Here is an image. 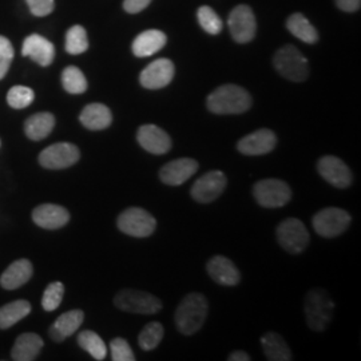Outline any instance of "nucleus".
I'll list each match as a JSON object with an SVG mask.
<instances>
[{
    "label": "nucleus",
    "instance_id": "f257e3e1",
    "mask_svg": "<svg viewBox=\"0 0 361 361\" xmlns=\"http://www.w3.org/2000/svg\"><path fill=\"white\" fill-rule=\"evenodd\" d=\"M207 109L219 116L243 114L252 106V97L237 85H224L213 91L207 99Z\"/></svg>",
    "mask_w": 361,
    "mask_h": 361
},
{
    "label": "nucleus",
    "instance_id": "f03ea898",
    "mask_svg": "<svg viewBox=\"0 0 361 361\" xmlns=\"http://www.w3.org/2000/svg\"><path fill=\"white\" fill-rule=\"evenodd\" d=\"M207 297L201 293H189L180 301L176 310V324L182 335H195L202 325L207 322Z\"/></svg>",
    "mask_w": 361,
    "mask_h": 361
},
{
    "label": "nucleus",
    "instance_id": "7ed1b4c3",
    "mask_svg": "<svg viewBox=\"0 0 361 361\" xmlns=\"http://www.w3.org/2000/svg\"><path fill=\"white\" fill-rule=\"evenodd\" d=\"M305 317L312 331L324 332L334 319L335 302L326 290L314 288L305 297Z\"/></svg>",
    "mask_w": 361,
    "mask_h": 361
},
{
    "label": "nucleus",
    "instance_id": "20e7f679",
    "mask_svg": "<svg viewBox=\"0 0 361 361\" xmlns=\"http://www.w3.org/2000/svg\"><path fill=\"white\" fill-rule=\"evenodd\" d=\"M273 66L281 77L292 82H304L310 77L308 59L292 44L281 47L274 54Z\"/></svg>",
    "mask_w": 361,
    "mask_h": 361
},
{
    "label": "nucleus",
    "instance_id": "39448f33",
    "mask_svg": "<svg viewBox=\"0 0 361 361\" xmlns=\"http://www.w3.org/2000/svg\"><path fill=\"white\" fill-rule=\"evenodd\" d=\"M118 310L135 313V314H155L162 310V301L154 295L135 290V289H123L114 298Z\"/></svg>",
    "mask_w": 361,
    "mask_h": 361
},
{
    "label": "nucleus",
    "instance_id": "423d86ee",
    "mask_svg": "<svg viewBox=\"0 0 361 361\" xmlns=\"http://www.w3.org/2000/svg\"><path fill=\"white\" fill-rule=\"evenodd\" d=\"M118 229L128 235L145 238L155 232L157 221L154 217L141 207H129L122 212L116 221Z\"/></svg>",
    "mask_w": 361,
    "mask_h": 361
},
{
    "label": "nucleus",
    "instance_id": "0eeeda50",
    "mask_svg": "<svg viewBox=\"0 0 361 361\" xmlns=\"http://www.w3.org/2000/svg\"><path fill=\"white\" fill-rule=\"evenodd\" d=\"M312 225L319 235L334 238L348 229L350 214L340 207H325L313 217Z\"/></svg>",
    "mask_w": 361,
    "mask_h": 361
},
{
    "label": "nucleus",
    "instance_id": "6e6552de",
    "mask_svg": "<svg viewBox=\"0 0 361 361\" xmlns=\"http://www.w3.org/2000/svg\"><path fill=\"white\" fill-rule=\"evenodd\" d=\"M310 233L297 219H286L277 226V241L288 253L298 255L310 244Z\"/></svg>",
    "mask_w": 361,
    "mask_h": 361
},
{
    "label": "nucleus",
    "instance_id": "1a4fd4ad",
    "mask_svg": "<svg viewBox=\"0 0 361 361\" xmlns=\"http://www.w3.org/2000/svg\"><path fill=\"white\" fill-rule=\"evenodd\" d=\"M253 195L261 207H283L290 201L292 190L285 180L269 178L258 180L253 188Z\"/></svg>",
    "mask_w": 361,
    "mask_h": 361
},
{
    "label": "nucleus",
    "instance_id": "9d476101",
    "mask_svg": "<svg viewBox=\"0 0 361 361\" xmlns=\"http://www.w3.org/2000/svg\"><path fill=\"white\" fill-rule=\"evenodd\" d=\"M80 158V152L75 145L59 142L46 147L39 154L40 166L50 170H61L75 165Z\"/></svg>",
    "mask_w": 361,
    "mask_h": 361
},
{
    "label": "nucleus",
    "instance_id": "9b49d317",
    "mask_svg": "<svg viewBox=\"0 0 361 361\" xmlns=\"http://www.w3.org/2000/svg\"><path fill=\"white\" fill-rule=\"evenodd\" d=\"M228 26L231 30L233 39L237 43H249L255 38L257 31V22L256 16L247 6H237L233 8L232 13L229 15Z\"/></svg>",
    "mask_w": 361,
    "mask_h": 361
},
{
    "label": "nucleus",
    "instance_id": "f8f14e48",
    "mask_svg": "<svg viewBox=\"0 0 361 361\" xmlns=\"http://www.w3.org/2000/svg\"><path fill=\"white\" fill-rule=\"evenodd\" d=\"M226 177L222 171L213 170L194 182L190 194L197 202L209 204L217 200L226 188Z\"/></svg>",
    "mask_w": 361,
    "mask_h": 361
},
{
    "label": "nucleus",
    "instance_id": "ddd939ff",
    "mask_svg": "<svg viewBox=\"0 0 361 361\" xmlns=\"http://www.w3.org/2000/svg\"><path fill=\"white\" fill-rule=\"evenodd\" d=\"M176 68L170 59L161 58L146 66L140 74V83L147 90H159L166 87L174 78Z\"/></svg>",
    "mask_w": 361,
    "mask_h": 361
},
{
    "label": "nucleus",
    "instance_id": "4468645a",
    "mask_svg": "<svg viewBox=\"0 0 361 361\" xmlns=\"http://www.w3.org/2000/svg\"><path fill=\"white\" fill-rule=\"evenodd\" d=\"M317 171L324 180L338 189L350 186L353 177L352 171L344 161L334 155H325L317 162Z\"/></svg>",
    "mask_w": 361,
    "mask_h": 361
},
{
    "label": "nucleus",
    "instance_id": "2eb2a0df",
    "mask_svg": "<svg viewBox=\"0 0 361 361\" xmlns=\"http://www.w3.org/2000/svg\"><path fill=\"white\" fill-rule=\"evenodd\" d=\"M276 145L277 137L271 130L259 129L240 140L237 149L244 155H265L273 152Z\"/></svg>",
    "mask_w": 361,
    "mask_h": 361
},
{
    "label": "nucleus",
    "instance_id": "dca6fc26",
    "mask_svg": "<svg viewBox=\"0 0 361 361\" xmlns=\"http://www.w3.org/2000/svg\"><path fill=\"white\" fill-rule=\"evenodd\" d=\"M137 141L142 149L152 154H166L171 149V138L168 133L155 125L141 126L137 133Z\"/></svg>",
    "mask_w": 361,
    "mask_h": 361
},
{
    "label": "nucleus",
    "instance_id": "f3484780",
    "mask_svg": "<svg viewBox=\"0 0 361 361\" xmlns=\"http://www.w3.org/2000/svg\"><path fill=\"white\" fill-rule=\"evenodd\" d=\"M198 170V162L192 158H180L166 164L159 170V180L169 186H180Z\"/></svg>",
    "mask_w": 361,
    "mask_h": 361
},
{
    "label": "nucleus",
    "instance_id": "a211bd4d",
    "mask_svg": "<svg viewBox=\"0 0 361 361\" xmlns=\"http://www.w3.org/2000/svg\"><path fill=\"white\" fill-rule=\"evenodd\" d=\"M22 55L31 58L34 62H37L42 67H47L51 65L55 58V47L49 39L32 34L27 37L23 42Z\"/></svg>",
    "mask_w": 361,
    "mask_h": 361
},
{
    "label": "nucleus",
    "instance_id": "6ab92c4d",
    "mask_svg": "<svg viewBox=\"0 0 361 361\" xmlns=\"http://www.w3.org/2000/svg\"><path fill=\"white\" fill-rule=\"evenodd\" d=\"M34 222L43 229H61L70 221V213L61 205L43 204L34 209L32 212Z\"/></svg>",
    "mask_w": 361,
    "mask_h": 361
},
{
    "label": "nucleus",
    "instance_id": "aec40b11",
    "mask_svg": "<svg viewBox=\"0 0 361 361\" xmlns=\"http://www.w3.org/2000/svg\"><path fill=\"white\" fill-rule=\"evenodd\" d=\"M209 276L217 283L225 286H234L241 280L240 271L229 258L214 256L210 258L207 265Z\"/></svg>",
    "mask_w": 361,
    "mask_h": 361
},
{
    "label": "nucleus",
    "instance_id": "412c9836",
    "mask_svg": "<svg viewBox=\"0 0 361 361\" xmlns=\"http://www.w3.org/2000/svg\"><path fill=\"white\" fill-rule=\"evenodd\" d=\"M32 274V264L27 258H20L13 261V264L3 271L0 277V285L7 290H13L27 284Z\"/></svg>",
    "mask_w": 361,
    "mask_h": 361
},
{
    "label": "nucleus",
    "instance_id": "4be33fe9",
    "mask_svg": "<svg viewBox=\"0 0 361 361\" xmlns=\"http://www.w3.org/2000/svg\"><path fill=\"white\" fill-rule=\"evenodd\" d=\"M85 320V313L82 310H68L61 314L56 322L52 324L49 335L52 341L62 343L67 337L74 335Z\"/></svg>",
    "mask_w": 361,
    "mask_h": 361
},
{
    "label": "nucleus",
    "instance_id": "5701e85b",
    "mask_svg": "<svg viewBox=\"0 0 361 361\" xmlns=\"http://www.w3.org/2000/svg\"><path fill=\"white\" fill-rule=\"evenodd\" d=\"M166 35L159 30H147L141 32L133 42V54L138 58H147L166 46Z\"/></svg>",
    "mask_w": 361,
    "mask_h": 361
},
{
    "label": "nucleus",
    "instance_id": "b1692460",
    "mask_svg": "<svg viewBox=\"0 0 361 361\" xmlns=\"http://www.w3.org/2000/svg\"><path fill=\"white\" fill-rule=\"evenodd\" d=\"M80 123L86 129L92 131L107 129L113 122V114L107 106L102 104H87L80 116H79Z\"/></svg>",
    "mask_w": 361,
    "mask_h": 361
},
{
    "label": "nucleus",
    "instance_id": "393cba45",
    "mask_svg": "<svg viewBox=\"0 0 361 361\" xmlns=\"http://www.w3.org/2000/svg\"><path fill=\"white\" fill-rule=\"evenodd\" d=\"M43 340L37 334H23L13 344L11 356L15 361H32L43 348Z\"/></svg>",
    "mask_w": 361,
    "mask_h": 361
},
{
    "label": "nucleus",
    "instance_id": "a878e982",
    "mask_svg": "<svg viewBox=\"0 0 361 361\" xmlns=\"http://www.w3.org/2000/svg\"><path fill=\"white\" fill-rule=\"evenodd\" d=\"M261 347L271 361H290L293 360L292 350L286 344L284 337L276 332H267L261 337Z\"/></svg>",
    "mask_w": 361,
    "mask_h": 361
},
{
    "label": "nucleus",
    "instance_id": "bb28decb",
    "mask_svg": "<svg viewBox=\"0 0 361 361\" xmlns=\"http://www.w3.org/2000/svg\"><path fill=\"white\" fill-rule=\"evenodd\" d=\"M55 128V116L51 113H37L27 118L25 123L26 135L32 141H42L51 134Z\"/></svg>",
    "mask_w": 361,
    "mask_h": 361
},
{
    "label": "nucleus",
    "instance_id": "cd10ccee",
    "mask_svg": "<svg viewBox=\"0 0 361 361\" xmlns=\"http://www.w3.org/2000/svg\"><path fill=\"white\" fill-rule=\"evenodd\" d=\"M31 313V304L27 300H16L0 308V329H8Z\"/></svg>",
    "mask_w": 361,
    "mask_h": 361
},
{
    "label": "nucleus",
    "instance_id": "c85d7f7f",
    "mask_svg": "<svg viewBox=\"0 0 361 361\" xmlns=\"http://www.w3.org/2000/svg\"><path fill=\"white\" fill-rule=\"evenodd\" d=\"M286 27L292 35L308 44H313L319 40L317 30L310 25V20L302 13H292L288 18Z\"/></svg>",
    "mask_w": 361,
    "mask_h": 361
},
{
    "label": "nucleus",
    "instance_id": "c756f323",
    "mask_svg": "<svg viewBox=\"0 0 361 361\" xmlns=\"http://www.w3.org/2000/svg\"><path fill=\"white\" fill-rule=\"evenodd\" d=\"M79 347L86 350L95 360H104L107 355V347L104 340L92 331H83L78 335Z\"/></svg>",
    "mask_w": 361,
    "mask_h": 361
},
{
    "label": "nucleus",
    "instance_id": "7c9ffc66",
    "mask_svg": "<svg viewBox=\"0 0 361 361\" xmlns=\"http://www.w3.org/2000/svg\"><path fill=\"white\" fill-rule=\"evenodd\" d=\"M62 85L67 92L75 94V95L83 94L85 91L87 90V79L75 66H68L63 70Z\"/></svg>",
    "mask_w": 361,
    "mask_h": 361
},
{
    "label": "nucleus",
    "instance_id": "2f4dec72",
    "mask_svg": "<svg viewBox=\"0 0 361 361\" xmlns=\"http://www.w3.org/2000/svg\"><path fill=\"white\" fill-rule=\"evenodd\" d=\"M65 49L71 55H79L89 50V38L83 27L77 25L67 31Z\"/></svg>",
    "mask_w": 361,
    "mask_h": 361
},
{
    "label": "nucleus",
    "instance_id": "473e14b6",
    "mask_svg": "<svg viewBox=\"0 0 361 361\" xmlns=\"http://www.w3.org/2000/svg\"><path fill=\"white\" fill-rule=\"evenodd\" d=\"M164 335H165V331H164L162 324H159L158 322L149 323L138 336V344L143 350H153L159 345V343L164 338Z\"/></svg>",
    "mask_w": 361,
    "mask_h": 361
},
{
    "label": "nucleus",
    "instance_id": "72a5a7b5",
    "mask_svg": "<svg viewBox=\"0 0 361 361\" xmlns=\"http://www.w3.org/2000/svg\"><path fill=\"white\" fill-rule=\"evenodd\" d=\"M197 16H198L200 25L207 31V34L219 35V32L222 31V20L212 7H209V6L200 7Z\"/></svg>",
    "mask_w": 361,
    "mask_h": 361
},
{
    "label": "nucleus",
    "instance_id": "f704fd0d",
    "mask_svg": "<svg viewBox=\"0 0 361 361\" xmlns=\"http://www.w3.org/2000/svg\"><path fill=\"white\" fill-rule=\"evenodd\" d=\"M35 99V92L27 86H13L7 94V104L13 109H26Z\"/></svg>",
    "mask_w": 361,
    "mask_h": 361
},
{
    "label": "nucleus",
    "instance_id": "c9c22d12",
    "mask_svg": "<svg viewBox=\"0 0 361 361\" xmlns=\"http://www.w3.org/2000/svg\"><path fill=\"white\" fill-rule=\"evenodd\" d=\"M65 296V285L59 281L51 283L46 288L42 297V307L46 312H54L58 310Z\"/></svg>",
    "mask_w": 361,
    "mask_h": 361
},
{
    "label": "nucleus",
    "instance_id": "e433bc0d",
    "mask_svg": "<svg viewBox=\"0 0 361 361\" xmlns=\"http://www.w3.org/2000/svg\"><path fill=\"white\" fill-rule=\"evenodd\" d=\"M110 350H111V360L113 361L135 360L134 352L125 338H121V337L114 338L110 343Z\"/></svg>",
    "mask_w": 361,
    "mask_h": 361
},
{
    "label": "nucleus",
    "instance_id": "4c0bfd02",
    "mask_svg": "<svg viewBox=\"0 0 361 361\" xmlns=\"http://www.w3.org/2000/svg\"><path fill=\"white\" fill-rule=\"evenodd\" d=\"M13 59V47L11 42L0 37V80L6 77Z\"/></svg>",
    "mask_w": 361,
    "mask_h": 361
},
{
    "label": "nucleus",
    "instance_id": "58836bf2",
    "mask_svg": "<svg viewBox=\"0 0 361 361\" xmlns=\"http://www.w3.org/2000/svg\"><path fill=\"white\" fill-rule=\"evenodd\" d=\"M28 8L35 16H47L54 11L55 1L54 0H26Z\"/></svg>",
    "mask_w": 361,
    "mask_h": 361
},
{
    "label": "nucleus",
    "instance_id": "ea45409f",
    "mask_svg": "<svg viewBox=\"0 0 361 361\" xmlns=\"http://www.w3.org/2000/svg\"><path fill=\"white\" fill-rule=\"evenodd\" d=\"M150 3L152 0H125L123 8L126 13H138L143 11Z\"/></svg>",
    "mask_w": 361,
    "mask_h": 361
},
{
    "label": "nucleus",
    "instance_id": "a19ab883",
    "mask_svg": "<svg viewBox=\"0 0 361 361\" xmlns=\"http://www.w3.org/2000/svg\"><path fill=\"white\" fill-rule=\"evenodd\" d=\"M337 7L345 13H355L360 8L361 0H336Z\"/></svg>",
    "mask_w": 361,
    "mask_h": 361
},
{
    "label": "nucleus",
    "instance_id": "79ce46f5",
    "mask_svg": "<svg viewBox=\"0 0 361 361\" xmlns=\"http://www.w3.org/2000/svg\"><path fill=\"white\" fill-rule=\"evenodd\" d=\"M229 361H250L252 360V357L244 352V350H235V352H233L231 353V356L228 357Z\"/></svg>",
    "mask_w": 361,
    "mask_h": 361
},
{
    "label": "nucleus",
    "instance_id": "37998d69",
    "mask_svg": "<svg viewBox=\"0 0 361 361\" xmlns=\"http://www.w3.org/2000/svg\"><path fill=\"white\" fill-rule=\"evenodd\" d=\"M0 145H1V142H0Z\"/></svg>",
    "mask_w": 361,
    "mask_h": 361
}]
</instances>
